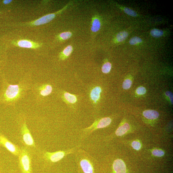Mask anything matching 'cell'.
<instances>
[{"label":"cell","mask_w":173,"mask_h":173,"mask_svg":"<svg viewBox=\"0 0 173 173\" xmlns=\"http://www.w3.org/2000/svg\"><path fill=\"white\" fill-rule=\"evenodd\" d=\"M27 89V85L25 82H22L18 85H13L4 81L0 95V104H14L24 96Z\"/></svg>","instance_id":"1"},{"label":"cell","mask_w":173,"mask_h":173,"mask_svg":"<svg viewBox=\"0 0 173 173\" xmlns=\"http://www.w3.org/2000/svg\"><path fill=\"white\" fill-rule=\"evenodd\" d=\"M76 166L78 173H99L95 161L84 155L79 156L76 159Z\"/></svg>","instance_id":"2"},{"label":"cell","mask_w":173,"mask_h":173,"mask_svg":"<svg viewBox=\"0 0 173 173\" xmlns=\"http://www.w3.org/2000/svg\"><path fill=\"white\" fill-rule=\"evenodd\" d=\"M19 166L21 173H33L30 152L27 148L21 149L18 156Z\"/></svg>","instance_id":"3"},{"label":"cell","mask_w":173,"mask_h":173,"mask_svg":"<svg viewBox=\"0 0 173 173\" xmlns=\"http://www.w3.org/2000/svg\"><path fill=\"white\" fill-rule=\"evenodd\" d=\"M75 148L67 151H60L53 152H45L43 154V158L46 161V168L50 169L56 163L60 161L65 156L74 152Z\"/></svg>","instance_id":"4"},{"label":"cell","mask_w":173,"mask_h":173,"mask_svg":"<svg viewBox=\"0 0 173 173\" xmlns=\"http://www.w3.org/2000/svg\"><path fill=\"white\" fill-rule=\"evenodd\" d=\"M111 119L106 117L103 118L99 121H96L91 126L82 130V138H85L96 130L105 128L110 124Z\"/></svg>","instance_id":"5"},{"label":"cell","mask_w":173,"mask_h":173,"mask_svg":"<svg viewBox=\"0 0 173 173\" xmlns=\"http://www.w3.org/2000/svg\"><path fill=\"white\" fill-rule=\"evenodd\" d=\"M61 11L56 13L46 15L39 19L29 22L14 24L13 25L14 26H34L44 25L51 21L55 18L56 15L59 14Z\"/></svg>","instance_id":"6"},{"label":"cell","mask_w":173,"mask_h":173,"mask_svg":"<svg viewBox=\"0 0 173 173\" xmlns=\"http://www.w3.org/2000/svg\"><path fill=\"white\" fill-rule=\"evenodd\" d=\"M22 141L25 145L28 148H35L36 145L34 139L29 129L26 122L25 121L21 129Z\"/></svg>","instance_id":"7"},{"label":"cell","mask_w":173,"mask_h":173,"mask_svg":"<svg viewBox=\"0 0 173 173\" xmlns=\"http://www.w3.org/2000/svg\"><path fill=\"white\" fill-rule=\"evenodd\" d=\"M0 145L5 147L14 155L18 156L20 154L21 149L8 140L4 135L0 134Z\"/></svg>","instance_id":"8"},{"label":"cell","mask_w":173,"mask_h":173,"mask_svg":"<svg viewBox=\"0 0 173 173\" xmlns=\"http://www.w3.org/2000/svg\"><path fill=\"white\" fill-rule=\"evenodd\" d=\"M12 44L18 47L36 49L41 47L42 43L33 41L28 39H22L12 42Z\"/></svg>","instance_id":"9"},{"label":"cell","mask_w":173,"mask_h":173,"mask_svg":"<svg viewBox=\"0 0 173 173\" xmlns=\"http://www.w3.org/2000/svg\"><path fill=\"white\" fill-rule=\"evenodd\" d=\"M112 168L114 173H126L127 171L125 163L120 159H117L114 161Z\"/></svg>","instance_id":"10"},{"label":"cell","mask_w":173,"mask_h":173,"mask_svg":"<svg viewBox=\"0 0 173 173\" xmlns=\"http://www.w3.org/2000/svg\"><path fill=\"white\" fill-rule=\"evenodd\" d=\"M102 91L101 88L99 86H96L92 89L91 93V98L92 101L95 103L98 101L100 97L101 93Z\"/></svg>","instance_id":"11"},{"label":"cell","mask_w":173,"mask_h":173,"mask_svg":"<svg viewBox=\"0 0 173 173\" xmlns=\"http://www.w3.org/2000/svg\"><path fill=\"white\" fill-rule=\"evenodd\" d=\"M53 89L52 86L46 84L40 86L39 89V93L40 95L43 96H47L51 94Z\"/></svg>","instance_id":"12"},{"label":"cell","mask_w":173,"mask_h":173,"mask_svg":"<svg viewBox=\"0 0 173 173\" xmlns=\"http://www.w3.org/2000/svg\"><path fill=\"white\" fill-rule=\"evenodd\" d=\"M143 115L144 117L150 120H155L157 119L159 116V113L155 110H148L143 112Z\"/></svg>","instance_id":"13"},{"label":"cell","mask_w":173,"mask_h":173,"mask_svg":"<svg viewBox=\"0 0 173 173\" xmlns=\"http://www.w3.org/2000/svg\"><path fill=\"white\" fill-rule=\"evenodd\" d=\"M130 128L129 124L127 123L119 127L115 132L116 136H120L124 135Z\"/></svg>","instance_id":"14"},{"label":"cell","mask_w":173,"mask_h":173,"mask_svg":"<svg viewBox=\"0 0 173 173\" xmlns=\"http://www.w3.org/2000/svg\"><path fill=\"white\" fill-rule=\"evenodd\" d=\"M64 97L66 101L71 104H74L77 101V99L76 96L67 92L64 94Z\"/></svg>","instance_id":"15"},{"label":"cell","mask_w":173,"mask_h":173,"mask_svg":"<svg viewBox=\"0 0 173 173\" xmlns=\"http://www.w3.org/2000/svg\"><path fill=\"white\" fill-rule=\"evenodd\" d=\"M101 23L99 20L96 18H95L93 20L91 30L93 32H96L99 30L101 28Z\"/></svg>","instance_id":"16"},{"label":"cell","mask_w":173,"mask_h":173,"mask_svg":"<svg viewBox=\"0 0 173 173\" xmlns=\"http://www.w3.org/2000/svg\"><path fill=\"white\" fill-rule=\"evenodd\" d=\"M128 35L127 32L122 31L120 32L116 36V39L118 42H122L125 40Z\"/></svg>","instance_id":"17"},{"label":"cell","mask_w":173,"mask_h":173,"mask_svg":"<svg viewBox=\"0 0 173 173\" xmlns=\"http://www.w3.org/2000/svg\"><path fill=\"white\" fill-rule=\"evenodd\" d=\"M164 34V32L161 30L155 29L151 31V34L155 38H158L162 36Z\"/></svg>","instance_id":"18"},{"label":"cell","mask_w":173,"mask_h":173,"mask_svg":"<svg viewBox=\"0 0 173 173\" xmlns=\"http://www.w3.org/2000/svg\"><path fill=\"white\" fill-rule=\"evenodd\" d=\"M112 68V65L110 63L107 62L105 63L103 65L102 71L104 74H108L110 72Z\"/></svg>","instance_id":"19"},{"label":"cell","mask_w":173,"mask_h":173,"mask_svg":"<svg viewBox=\"0 0 173 173\" xmlns=\"http://www.w3.org/2000/svg\"><path fill=\"white\" fill-rule=\"evenodd\" d=\"M72 49V47L71 46L69 45L67 46L63 51L62 55L60 56L63 55L67 57L71 54Z\"/></svg>","instance_id":"20"},{"label":"cell","mask_w":173,"mask_h":173,"mask_svg":"<svg viewBox=\"0 0 173 173\" xmlns=\"http://www.w3.org/2000/svg\"><path fill=\"white\" fill-rule=\"evenodd\" d=\"M72 33L70 32H65L61 33L59 35V37L62 40L67 39L71 37Z\"/></svg>","instance_id":"21"},{"label":"cell","mask_w":173,"mask_h":173,"mask_svg":"<svg viewBox=\"0 0 173 173\" xmlns=\"http://www.w3.org/2000/svg\"><path fill=\"white\" fill-rule=\"evenodd\" d=\"M132 82L131 79H126L123 83L122 88L125 89H127L130 88L132 86Z\"/></svg>","instance_id":"22"},{"label":"cell","mask_w":173,"mask_h":173,"mask_svg":"<svg viewBox=\"0 0 173 173\" xmlns=\"http://www.w3.org/2000/svg\"><path fill=\"white\" fill-rule=\"evenodd\" d=\"M152 154L155 156L160 157L165 155V152L161 150L155 149L152 151Z\"/></svg>","instance_id":"23"},{"label":"cell","mask_w":173,"mask_h":173,"mask_svg":"<svg viewBox=\"0 0 173 173\" xmlns=\"http://www.w3.org/2000/svg\"><path fill=\"white\" fill-rule=\"evenodd\" d=\"M142 42V40L141 39L138 37H134L130 40L129 43V44L131 45H135Z\"/></svg>","instance_id":"24"},{"label":"cell","mask_w":173,"mask_h":173,"mask_svg":"<svg viewBox=\"0 0 173 173\" xmlns=\"http://www.w3.org/2000/svg\"><path fill=\"white\" fill-rule=\"evenodd\" d=\"M124 12L127 14L132 16L135 17L137 16V13L135 11L133 10L127 8H124Z\"/></svg>","instance_id":"25"},{"label":"cell","mask_w":173,"mask_h":173,"mask_svg":"<svg viewBox=\"0 0 173 173\" xmlns=\"http://www.w3.org/2000/svg\"><path fill=\"white\" fill-rule=\"evenodd\" d=\"M132 146L133 148L137 150H139L141 147V143L139 141H136L132 142Z\"/></svg>","instance_id":"26"},{"label":"cell","mask_w":173,"mask_h":173,"mask_svg":"<svg viewBox=\"0 0 173 173\" xmlns=\"http://www.w3.org/2000/svg\"><path fill=\"white\" fill-rule=\"evenodd\" d=\"M146 92V89L143 86H141L136 89V93L139 95H144Z\"/></svg>","instance_id":"27"},{"label":"cell","mask_w":173,"mask_h":173,"mask_svg":"<svg viewBox=\"0 0 173 173\" xmlns=\"http://www.w3.org/2000/svg\"><path fill=\"white\" fill-rule=\"evenodd\" d=\"M165 95L166 96H168L170 99L171 103L173 104V94L170 91H167L165 92Z\"/></svg>","instance_id":"28"},{"label":"cell","mask_w":173,"mask_h":173,"mask_svg":"<svg viewBox=\"0 0 173 173\" xmlns=\"http://www.w3.org/2000/svg\"><path fill=\"white\" fill-rule=\"evenodd\" d=\"M12 1V0H4L3 1V3L5 5H8L11 3Z\"/></svg>","instance_id":"29"}]
</instances>
